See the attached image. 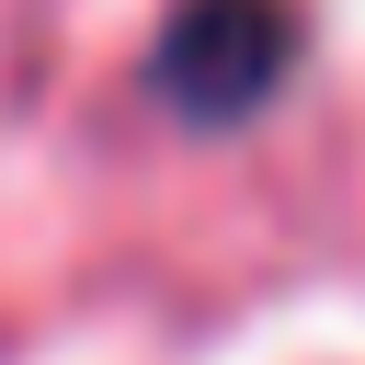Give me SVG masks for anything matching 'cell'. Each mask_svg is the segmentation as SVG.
Masks as SVG:
<instances>
[{"mask_svg":"<svg viewBox=\"0 0 365 365\" xmlns=\"http://www.w3.org/2000/svg\"><path fill=\"white\" fill-rule=\"evenodd\" d=\"M297 57V11L285 0H182V23L160 34V91L205 125L251 114Z\"/></svg>","mask_w":365,"mask_h":365,"instance_id":"1","label":"cell"}]
</instances>
